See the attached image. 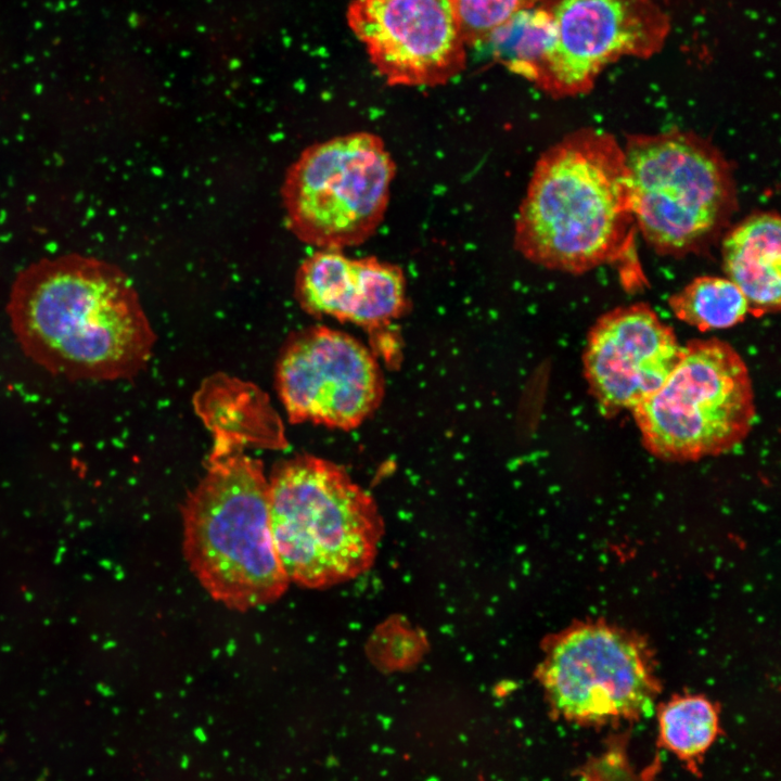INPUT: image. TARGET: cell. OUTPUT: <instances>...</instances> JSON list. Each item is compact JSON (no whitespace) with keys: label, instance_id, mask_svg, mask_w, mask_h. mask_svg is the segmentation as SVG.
Returning a JSON list of instances; mask_svg holds the SVG:
<instances>
[{"label":"cell","instance_id":"3957f363","mask_svg":"<svg viewBox=\"0 0 781 781\" xmlns=\"http://www.w3.org/2000/svg\"><path fill=\"white\" fill-rule=\"evenodd\" d=\"M514 246L547 269L579 274L632 260L633 231L623 148L602 130H576L537 161L514 223Z\"/></svg>","mask_w":781,"mask_h":781},{"label":"cell","instance_id":"52a82bcc","mask_svg":"<svg viewBox=\"0 0 781 781\" xmlns=\"http://www.w3.org/2000/svg\"><path fill=\"white\" fill-rule=\"evenodd\" d=\"M396 166L384 141L350 132L305 149L281 189L289 229L319 249L366 242L381 225Z\"/></svg>","mask_w":781,"mask_h":781},{"label":"cell","instance_id":"ba28073f","mask_svg":"<svg viewBox=\"0 0 781 781\" xmlns=\"http://www.w3.org/2000/svg\"><path fill=\"white\" fill-rule=\"evenodd\" d=\"M540 680L556 715L592 727L650 716L660 691L644 644L632 633L598 623L556 637Z\"/></svg>","mask_w":781,"mask_h":781},{"label":"cell","instance_id":"ac0fdd59","mask_svg":"<svg viewBox=\"0 0 781 781\" xmlns=\"http://www.w3.org/2000/svg\"><path fill=\"white\" fill-rule=\"evenodd\" d=\"M450 1L466 47H477L514 13L537 4L539 0Z\"/></svg>","mask_w":781,"mask_h":781},{"label":"cell","instance_id":"8992f818","mask_svg":"<svg viewBox=\"0 0 781 781\" xmlns=\"http://www.w3.org/2000/svg\"><path fill=\"white\" fill-rule=\"evenodd\" d=\"M631 411L644 448L674 462L732 450L746 438L756 417L744 360L715 337L689 341L664 384Z\"/></svg>","mask_w":781,"mask_h":781},{"label":"cell","instance_id":"277c9868","mask_svg":"<svg viewBox=\"0 0 781 781\" xmlns=\"http://www.w3.org/2000/svg\"><path fill=\"white\" fill-rule=\"evenodd\" d=\"M268 482L272 538L290 581L327 588L369 568L381 518L342 466L300 453L279 461Z\"/></svg>","mask_w":781,"mask_h":781},{"label":"cell","instance_id":"30bf717a","mask_svg":"<svg viewBox=\"0 0 781 781\" xmlns=\"http://www.w3.org/2000/svg\"><path fill=\"white\" fill-rule=\"evenodd\" d=\"M552 15L555 40L537 84L554 98L587 93L600 73L623 56L649 59L669 35L655 0H539Z\"/></svg>","mask_w":781,"mask_h":781},{"label":"cell","instance_id":"8fae6325","mask_svg":"<svg viewBox=\"0 0 781 781\" xmlns=\"http://www.w3.org/2000/svg\"><path fill=\"white\" fill-rule=\"evenodd\" d=\"M348 18L390 86L437 87L465 67L466 44L450 0H355Z\"/></svg>","mask_w":781,"mask_h":781},{"label":"cell","instance_id":"7a4b0ae2","mask_svg":"<svg viewBox=\"0 0 781 781\" xmlns=\"http://www.w3.org/2000/svg\"><path fill=\"white\" fill-rule=\"evenodd\" d=\"M7 313L24 355L71 381L131 379L149 363L156 340L130 278L78 253L21 270Z\"/></svg>","mask_w":781,"mask_h":781},{"label":"cell","instance_id":"7c38bea8","mask_svg":"<svg viewBox=\"0 0 781 781\" xmlns=\"http://www.w3.org/2000/svg\"><path fill=\"white\" fill-rule=\"evenodd\" d=\"M673 329L644 303L603 313L582 354L589 392L605 417L632 410L655 393L682 355Z\"/></svg>","mask_w":781,"mask_h":781},{"label":"cell","instance_id":"2e32d148","mask_svg":"<svg viewBox=\"0 0 781 781\" xmlns=\"http://www.w3.org/2000/svg\"><path fill=\"white\" fill-rule=\"evenodd\" d=\"M554 40L552 15L537 3L514 13L482 44L488 47L495 61L536 85Z\"/></svg>","mask_w":781,"mask_h":781},{"label":"cell","instance_id":"5b68a950","mask_svg":"<svg viewBox=\"0 0 781 781\" xmlns=\"http://www.w3.org/2000/svg\"><path fill=\"white\" fill-rule=\"evenodd\" d=\"M624 150L637 228L661 255L701 252L737 208L727 159L691 131L629 136Z\"/></svg>","mask_w":781,"mask_h":781},{"label":"cell","instance_id":"4fadbf2b","mask_svg":"<svg viewBox=\"0 0 781 781\" xmlns=\"http://www.w3.org/2000/svg\"><path fill=\"white\" fill-rule=\"evenodd\" d=\"M295 297L311 316L332 317L368 329L399 318L408 306L402 270L376 257L351 258L318 249L295 276Z\"/></svg>","mask_w":781,"mask_h":781},{"label":"cell","instance_id":"5bb4252c","mask_svg":"<svg viewBox=\"0 0 781 781\" xmlns=\"http://www.w3.org/2000/svg\"><path fill=\"white\" fill-rule=\"evenodd\" d=\"M727 278L744 294L750 313L780 310L781 223L776 212L750 215L732 228L721 245Z\"/></svg>","mask_w":781,"mask_h":781},{"label":"cell","instance_id":"9c48e42d","mask_svg":"<svg viewBox=\"0 0 781 781\" xmlns=\"http://www.w3.org/2000/svg\"><path fill=\"white\" fill-rule=\"evenodd\" d=\"M276 385L292 423L340 430L360 425L379 407L383 376L372 353L324 325L293 333L277 362Z\"/></svg>","mask_w":781,"mask_h":781},{"label":"cell","instance_id":"9a60e30c","mask_svg":"<svg viewBox=\"0 0 781 781\" xmlns=\"http://www.w3.org/2000/svg\"><path fill=\"white\" fill-rule=\"evenodd\" d=\"M658 745L700 774L704 757L720 734L719 710L703 695H675L657 710Z\"/></svg>","mask_w":781,"mask_h":781},{"label":"cell","instance_id":"6da1fadb","mask_svg":"<svg viewBox=\"0 0 781 781\" xmlns=\"http://www.w3.org/2000/svg\"><path fill=\"white\" fill-rule=\"evenodd\" d=\"M194 406L213 446L204 475L181 508L184 559L226 607L246 612L268 605L290 580L272 538L264 464L244 449L282 447L281 422L265 401L243 390L216 392Z\"/></svg>","mask_w":781,"mask_h":781},{"label":"cell","instance_id":"e0dca14e","mask_svg":"<svg viewBox=\"0 0 781 781\" xmlns=\"http://www.w3.org/2000/svg\"><path fill=\"white\" fill-rule=\"evenodd\" d=\"M668 306L679 320L712 331L731 328L750 313L741 290L728 278L702 276L673 294Z\"/></svg>","mask_w":781,"mask_h":781}]
</instances>
